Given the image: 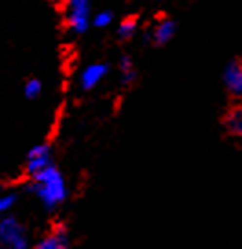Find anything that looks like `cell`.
Here are the masks:
<instances>
[{
    "label": "cell",
    "mask_w": 242,
    "mask_h": 249,
    "mask_svg": "<svg viewBox=\"0 0 242 249\" xmlns=\"http://www.w3.org/2000/svg\"><path fill=\"white\" fill-rule=\"evenodd\" d=\"M32 189L35 196L46 209H57L68 196V187L63 172L59 171L54 163L46 167L44 171L33 174Z\"/></svg>",
    "instance_id": "cell-1"
},
{
    "label": "cell",
    "mask_w": 242,
    "mask_h": 249,
    "mask_svg": "<svg viewBox=\"0 0 242 249\" xmlns=\"http://www.w3.org/2000/svg\"><path fill=\"white\" fill-rule=\"evenodd\" d=\"M30 240L24 226L13 216L0 218V249H28Z\"/></svg>",
    "instance_id": "cell-2"
},
{
    "label": "cell",
    "mask_w": 242,
    "mask_h": 249,
    "mask_svg": "<svg viewBox=\"0 0 242 249\" xmlns=\"http://www.w3.org/2000/svg\"><path fill=\"white\" fill-rule=\"evenodd\" d=\"M68 2V26L75 33H85L90 24V2L88 0H66Z\"/></svg>",
    "instance_id": "cell-3"
},
{
    "label": "cell",
    "mask_w": 242,
    "mask_h": 249,
    "mask_svg": "<svg viewBox=\"0 0 242 249\" xmlns=\"http://www.w3.org/2000/svg\"><path fill=\"white\" fill-rule=\"evenodd\" d=\"M109 70L110 68L107 62H92L83 68L81 75H79V85L83 90H92L105 81V77L109 75Z\"/></svg>",
    "instance_id": "cell-4"
},
{
    "label": "cell",
    "mask_w": 242,
    "mask_h": 249,
    "mask_svg": "<svg viewBox=\"0 0 242 249\" xmlns=\"http://www.w3.org/2000/svg\"><path fill=\"white\" fill-rule=\"evenodd\" d=\"M52 165V150L48 145H35V147L28 152V160H26V167L30 174H37V172L44 171L46 167Z\"/></svg>",
    "instance_id": "cell-5"
},
{
    "label": "cell",
    "mask_w": 242,
    "mask_h": 249,
    "mask_svg": "<svg viewBox=\"0 0 242 249\" xmlns=\"http://www.w3.org/2000/svg\"><path fill=\"white\" fill-rule=\"evenodd\" d=\"M224 85L233 95H242V61H231L224 68Z\"/></svg>",
    "instance_id": "cell-6"
},
{
    "label": "cell",
    "mask_w": 242,
    "mask_h": 249,
    "mask_svg": "<svg viewBox=\"0 0 242 249\" xmlns=\"http://www.w3.org/2000/svg\"><path fill=\"white\" fill-rule=\"evenodd\" d=\"M68 248V233L64 227H57L54 231L37 242L35 249H66Z\"/></svg>",
    "instance_id": "cell-7"
},
{
    "label": "cell",
    "mask_w": 242,
    "mask_h": 249,
    "mask_svg": "<svg viewBox=\"0 0 242 249\" xmlns=\"http://www.w3.org/2000/svg\"><path fill=\"white\" fill-rule=\"evenodd\" d=\"M174 31H176V24L169 20V18H164L162 22H158L154 26V30H152V40H154V44L158 46H164L165 42H169L172 39V35H174Z\"/></svg>",
    "instance_id": "cell-8"
},
{
    "label": "cell",
    "mask_w": 242,
    "mask_h": 249,
    "mask_svg": "<svg viewBox=\"0 0 242 249\" xmlns=\"http://www.w3.org/2000/svg\"><path fill=\"white\" fill-rule=\"evenodd\" d=\"M224 123H226L227 132L242 140V107H235L229 110Z\"/></svg>",
    "instance_id": "cell-9"
},
{
    "label": "cell",
    "mask_w": 242,
    "mask_h": 249,
    "mask_svg": "<svg viewBox=\"0 0 242 249\" xmlns=\"http://www.w3.org/2000/svg\"><path fill=\"white\" fill-rule=\"evenodd\" d=\"M119 73H121V83L123 85H130L136 79V70H134V64L129 57H123L119 62Z\"/></svg>",
    "instance_id": "cell-10"
},
{
    "label": "cell",
    "mask_w": 242,
    "mask_h": 249,
    "mask_svg": "<svg viewBox=\"0 0 242 249\" xmlns=\"http://www.w3.org/2000/svg\"><path fill=\"white\" fill-rule=\"evenodd\" d=\"M138 30V22H136V18H125L123 22L119 24V28H117V35L121 37V39H132L134 33Z\"/></svg>",
    "instance_id": "cell-11"
},
{
    "label": "cell",
    "mask_w": 242,
    "mask_h": 249,
    "mask_svg": "<svg viewBox=\"0 0 242 249\" xmlns=\"http://www.w3.org/2000/svg\"><path fill=\"white\" fill-rule=\"evenodd\" d=\"M40 93H42V81L40 79H30V81H26V85H24V95L28 97V99H37L40 97Z\"/></svg>",
    "instance_id": "cell-12"
},
{
    "label": "cell",
    "mask_w": 242,
    "mask_h": 249,
    "mask_svg": "<svg viewBox=\"0 0 242 249\" xmlns=\"http://www.w3.org/2000/svg\"><path fill=\"white\" fill-rule=\"evenodd\" d=\"M15 200H17L15 195H0V218L15 205Z\"/></svg>",
    "instance_id": "cell-13"
},
{
    "label": "cell",
    "mask_w": 242,
    "mask_h": 249,
    "mask_svg": "<svg viewBox=\"0 0 242 249\" xmlns=\"http://www.w3.org/2000/svg\"><path fill=\"white\" fill-rule=\"evenodd\" d=\"M92 22H94V26H97V28H107V26H110V22H112V13H110V11H101L99 15H95L94 18H92Z\"/></svg>",
    "instance_id": "cell-14"
},
{
    "label": "cell",
    "mask_w": 242,
    "mask_h": 249,
    "mask_svg": "<svg viewBox=\"0 0 242 249\" xmlns=\"http://www.w3.org/2000/svg\"><path fill=\"white\" fill-rule=\"evenodd\" d=\"M59 2H66V0H59Z\"/></svg>",
    "instance_id": "cell-15"
}]
</instances>
